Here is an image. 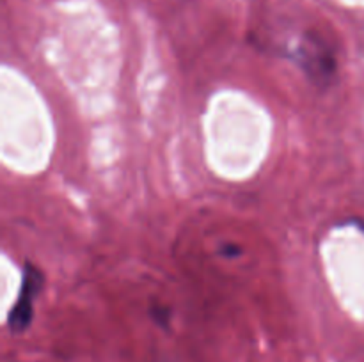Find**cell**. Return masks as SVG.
<instances>
[{
    "label": "cell",
    "mask_w": 364,
    "mask_h": 362,
    "mask_svg": "<svg viewBox=\"0 0 364 362\" xmlns=\"http://www.w3.org/2000/svg\"><path fill=\"white\" fill-rule=\"evenodd\" d=\"M45 286V277L32 263H25L20 293L7 318V327L13 334H21L31 327L34 316V302Z\"/></svg>",
    "instance_id": "cell-1"
},
{
    "label": "cell",
    "mask_w": 364,
    "mask_h": 362,
    "mask_svg": "<svg viewBox=\"0 0 364 362\" xmlns=\"http://www.w3.org/2000/svg\"><path fill=\"white\" fill-rule=\"evenodd\" d=\"M299 64L308 73L315 84L329 85L336 73V60L329 50L315 39H308L306 45L299 48Z\"/></svg>",
    "instance_id": "cell-2"
},
{
    "label": "cell",
    "mask_w": 364,
    "mask_h": 362,
    "mask_svg": "<svg viewBox=\"0 0 364 362\" xmlns=\"http://www.w3.org/2000/svg\"><path fill=\"white\" fill-rule=\"evenodd\" d=\"M151 316L153 319H155L156 323H159L160 327H167V323H169V309L167 307H160V305H153L151 307Z\"/></svg>",
    "instance_id": "cell-3"
}]
</instances>
